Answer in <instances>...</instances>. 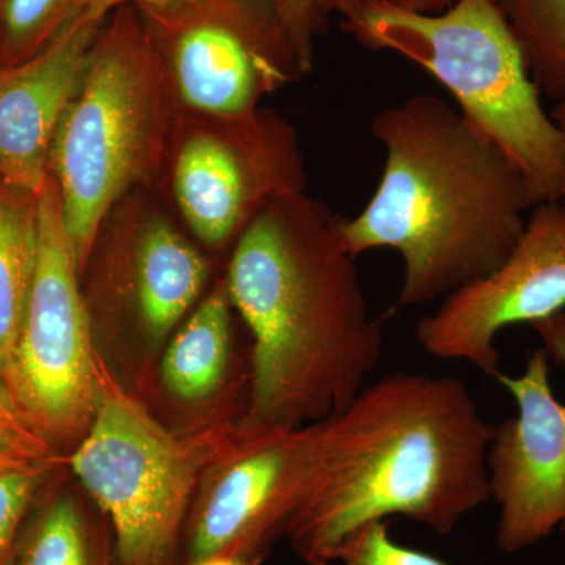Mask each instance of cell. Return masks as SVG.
Instances as JSON below:
<instances>
[{
	"mask_svg": "<svg viewBox=\"0 0 565 565\" xmlns=\"http://www.w3.org/2000/svg\"><path fill=\"white\" fill-rule=\"evenodd\" d=\"M39 258V195L0 185V382L31 302Z\"/></svg>",
	"mask_w": 565,
	"mask_h": 565,
	"instance_id": "2e32d148",
	"label": "cell"
},
{
	"mask_svg": "<svg viewBox=\"0 0 565 565\" xmlns=\"http://www.w3.org/2000/svg\"><path fill=\"white\" fill-rule=\"evenodd\" d=\"M232 315L225 281H218L167 345L161 382L173 399L200 404L225 388L233 359Z\"/></svg>",
	"mask_w": 565,
	"mask_h": 565,
	"instance_id": "9a60e30c",
	"label": "cell"
},
{
	"mask_svg": "<svg viewBox=\"0 0 565 565\" xmlns=\"http://www.w3.org/2000/svg\"><path fill=\"white\" fill-rule=\"evenodd\" d=\"M288 32L303 73L313 68L315 39L322 14L318 0H267Z\"/></svg>",
	"mask_w": 565,
	"mask_h": 565,
	"instance_id": "603a6c76",
	"label": "cell"
},
{
	"mask_svg": "<svg viewBox=\"0 0 565 565\" xmlns=\"http://www.w3.org/2000/svg\"><path fill=\"white\" fill-rule=\"evenodd\" d=\"M50 174L39 193V258L31 302L2 385L25 423L50 444H79L99 399L102 359Z\"/></svg>",
	"mask_w": 565,
	"mask_h": 565,
	"instance_id": "52a82bcc",
	"label": "cell"
},
{
	"mask_svg": "<svg viewBox=\"0 0 565 565\" xmlns=\"http://www.w3.org/2000/svg\"><path fill=\"white\" fill-rule=\"evenodd\" d=\"M21 462H54L52 445L25 423L0 382V467Z\"/></svg>",
	"mask_w": 565,
	"mask_h": 565,
	"instance_id": "7402d4cb",
	"label": "cell"
},
{
	"mask_svg": "<svg viewBox=\"0 0 565 565\" xmlns=\"http://www.w3.org/2000/svg\"><path fill=\"white\" fill-rule=\"evenodd\" d=\"M11 565H118L109 523H99L71 493L41 508Z\"/></svg>",
	"mask_w": 565,
	"mask_h": 565,
	"instance_id": "e0dca14e",
	"label": "cell"
},
{
	"mask_svg": "<svg viewBox=\"0 0 565 565\" xmlns=\"http://www.w3.org/2000/svg\"><path fill=\"white\" fill-rule=\"evenodd\" d=\"M315 426L307 493L286 531L303 563H332L352 534L392 516L451 533L490 500L494 424L452 375H385Z\"/></svg>",
	"mask_w": 565,
	"mask_h": 565,
	"instance_id": "7a4b0ae2",
	"label": "cell"
},
{
	"mask_svg": "<svg viewBox=\"0 0 565 565\" xmlns=\"http://www.w3.org/2000/svg\"><path fill=\"white\" fill-rule=\"evenodd\" d=\"M143 191L122 196L104 221L95 243L103 252L96 286L159 344L199 300L207 263Z\"/></svg>",
	"mask_w": 565,
	"mask_h": 565,
	"instance_id": "4fadbf2b",
	"label": "cell"
},
{
	"mask_svg": "<svg viewBox=\"0 0 565 565\" xmlns=\"http://www.w3.org/2000/svg\"><path fill=\"white\" fill-rule=\"evenodd\" d=\"M237 430L222 418L202 433H170L102 360L98 407L70 465L109 523L118 565H180L196 490Z\"/></svg>",
	"mask_w": 565,
	"mask_h": 565,
	"instance_id": "8992f818",
	"label": "cell"
},
{
	"mask_svg": "<svg viewBox=\"0 0 565 565\" xmlns=\"http://www.w3.org/2000/svg\"><path fill=\"white\" fill-rule=\"evenodd\" d=\"M340 215L307 192L264 207L225 281L250 338L243 429H292L343 411L384 352Z\"/></svg>",
	"mask_w": 565,
	"mask_h": 565,
	"instance_id": "6da1fadb",
	"label": "cell"
},
{
	"mask_svg": "<svg viewBox=\"0 0 565 565\" xmlns=\"http://www.w3.org/2000/svg\"><path fill=\"white\" fill-rule=\"evenodd\" d=\"M550 360L565 370V311L533 323Z\"/></svg>",
	"mask_w": 565,
	"mask_h": 565,
	"instance_id": "d4e9b609",
	"label": "cell"
},
{
	"mask_svg": "<svg viewBox=\"0 0 565 565\" xmlns=\"http://www.w3.org/2000/svg\"><path fill=\"white\" fill-rule=\"evenodd\" d=\"M455 2L456 0H318V6L322 17L340 14L345 18L371 6H386L412 13H440Z\"/></svg>",
	"mask_w": 565,
	"mask_h": 565,
	"instance_id": "cb8c5ba5",
	"label": "cell"
},
{
	"mask_svg": "<svg viewBox=\"0 0 565 565\" xmlns=\"http://www.w3.org/2000/svg\"><path fill=\"white\" fill-rule=\"evenodd\" d=\"M148 2H152V0H84L76 17L85 22L102 24L115 10L121 9V7L141 6V3Z\"/></svg>",
	"mask_w": 565,
	"mask_h": 565,
	"instance_id": "484cf974",
	"label": "cell"
},
{
	"mask_svg": "<svg viewBox=\"0 0 565 565\" xmlns=\"http://www.w3.org/2000/svg\"><path fill=\"white\" fill-rule=\"evenodd\" d=\"M188 565H250L245 563V561L239 559V557L234 556H211L206 557V559L196 561V563H191Z\"/></svg>",
	"mask_w": 565,
	"mask_h": 565,
	"instance_id": "83f0119b",
	"label": "cell"
},
{
	"mask_svg": "<svg viewBox=\"0 0 565 565\" xmlns=\"http://www.w3.org/2000/svg\"><path fill=\"white\" fill-rule=\"evenodd\" d=\"M343 24L366 50L401 55L440 82L460 114L519 167L534 206L559 200L565 136L494 0H456L440 13L371 6Z\"/></svg>",
	"mask_w": 565,
	"mask_h": 565,
	"instance_id": "5b68a950",
	"label": "cell"
},
{
	"mask_svg": "<svg viewBox=\"0 0 565 565\" xmlns=\"http://www.w3.org/2000/svg\"><path fill=\"white\" fill-rule=\"evenodd\" d=\"M303 565H333V564H327V563H303Z\"/></svg>",
	"mask_w": 565,
	"mask_h": 565,
	"instance_id": "f1b7e54d",
	"label": "cell"
},
{
	"mask_svg": "<svg viewBox=\"0 0 565 565\" xmlns=\"http://www.w3.org/2000/svg\"><path fill=\"white\" fill-rule=\"evenodd\" d=\"M163 174L191 232L214 248L236 244L264 207L307 189L296 129L263 106L239 117L178 110Z\"/></svg>",
	"mask_w": 565,
	"mask_h": 565,
	"instance_id": "9c48e42d",
	"label": "cell"
},
{
	"mask_svg": "<svg viewBox=\"0 0 565 565\" xmlns=\"http://www.w3.org/2000/svg\"><path fill=\"white\" fill-rule=\"evenodd\" d=\"M333 565H449L429 553L397 544L388 523L375 522L352 534L334 553Z\"/></svg>",
	"mask_w": 565,
	"mask_h": 565,
	"instance_id": "44dd1931",
	"label": "cell"
},
{
	"mask_svg": "<svg viewBox=\"0 0 565 565\" xmlns=\"http://www.w3.org/2000/svg\"><path fill=\"white\" fill-rule=\"evenodd\" d=\"M102 24L74 17L28 61L0 68V185L39 195Z\"/></svg>",
	"mask_w": 565,
	"mask_h": 565,
	"instance_id": "5bb4252c",
	"label": "cell"
},
{
	"mask_svg": "<svg viewBox=\"0 0 565 565\" xmlns=\"http://www.w3.org/2000/svg\"><path fill=\"white\" fill-rule=\"evenodd\" d=\"M565 311V206L535 204L514 252L494 273L445 297L416 326V341L441 360L500 373L497 338L508 327Z\"/></svg>",
	"mask_w": 565,
	"mask_h": 565,
	"instance_id": "8fae6325",
	"label": "cell"
},
{
	"mask_svg": "<svg viewBox=\"0 0 565 565\" xmlns=\"http://www.w3.org/2000/svg\"><path fill=\"white\" fill-rule=\"evenodd\" d=\"M550 115H552L553 120L559 126L561 131H563L565 136V102L556 103L555 107L550 110ZM559 202L565 206V180L563 191H561Z\"/></svg>",
	"mask_w": 565,
	"mask_h": 565,
	"instance_id": "4316f807",
	"label": "cell"
},
{
	"mask_svg": "<svg viewBox=\"0 0 565 565\" xmlns=\"http://www.w3.org/2000/svg\"><path fill=\"white\" fill-rule=\"evenodd\" d=\"M52 465L21 462L0 467V565L13 564L22 523Z\"/></svg>",
	"mask_w": 565,
	"mask_h": 565,
	"instance_id": "ffe728a7",
	"label": "cell"
},
{
	"mask_svg": "<svg viewBox=\"0 0 565 565\" xmlns=\"http://www.w3.org/2000/svg\"><path fill=\"white\" fill-rule=\"evenodd\" d=\"M177 114L139 9L115 10L96 35L51 151L79 273L115 204L162 178Z\"/></svg>",
	"mask_w": 565,
	"mask_h": 565,
	"instance_id": "277c9868",
	"label": "cell"
},
{
	"mask_svg": "<svg viewBox=\"0 0 565 565\" xmlns=\"http://www.w3.org/2000/svg\"><path fill=\"white\" fill-rule=\"evenodd\" d=\"M371 134L384 172L338 228L355 258L382 248L401 256V307L444 300L511 256L533 196L519 167L456 106L418 93L375 115Z\"/></svg>",
	"mask_w": 565,
	"mask_h": 565,
	"instance_id": "3957f363",
	"label": "cell"
},
{
	"mask_svg": "<svg viewBox=\"0 0 565 565\" xmlns=\"http://www.w3.org/2000/svg\"><path fill=\"white\" fill-rule=\"evenodd\" d=\"M84 0H0V68L31 58L77 13Z\"/></svg>",
	"mask_w": 565,
	"mask_h": 565,
	"instance_id": "d6986e66",
	"label": "cell"
},
{
	"mask_svg": "<svg viewBox=\"0 0 565 565\" xmlns=\"http://www.w3.org/2000/svg\"><path fill=\"white\" fill-rule=\"evenodd\" d=\"M542 96L565 102V0H494Z\"/></svg>",
	"mask_w": 565,
	"mask_h": 565,
	"instance_id": "ac0fdd59",
	"label": "cell"
},
{
	"mask_svg": "<svg viewBox=\"0 0 565 565\" xmlns=\"http://www.w3.org/2000/svg\"><path fill=\"white\" fill-rule=\"evenodd\" d=\"M315 438V423L292 429L239 426L196 490L182 565L221 555L262 564L302 504Z\"/></svg>",
	"mask_w": 565,
	"mask_h": 565,
	"instance_id": "30bf717a",
	"label": "cell"
},
{
	"mask_svg": "<svg viewBox=\"0 0 565 565\" xmlns=\"http://www.w3.org/2000/svg\"><path fill=\"white\" fill-rule=\"evenodd\" d=\"M136 7L177 110L239 117L305 74L267 0H152Z\"/></svg>",
	"mask_w": 565,
	"mask_h": 565,
	"instance_id": "ba28073f",
	"label": "cell"
},
{
	"mask_svg": "<svg viewBox=\"0 0 565 565\" xmlns=\"http://www.w3.org/2000/svg\"><path fill=\"white\" fill-rule=\"evenodd\" d=\"M516 404V415L494 426L487 451L490 500L498 505L497 545L516 553L565 531V404L550 384L544 348L520 375H494Z\"/></svg>",
	"mask_w": 565,
	"mask_h": 565,
	"instance_id": "7c38bea8",
	"label": "cell"
}]
</instances>
